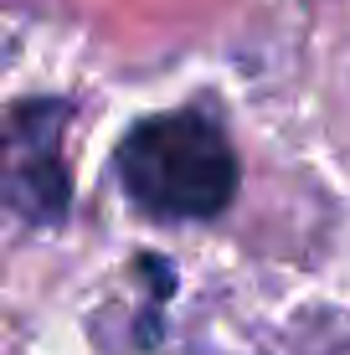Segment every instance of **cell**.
<instances>
[{
	"instance_id": "cell-2",
	"label": "cell",
	"mask_w": 350,
	"mask_h": 355,
	"mask_svg": "<svg viewBox=\"0 0 350 355\" xmlns=\"http://www.w3.org/2000/svg\"><path fill=\"white\" fill-rule=\"evenodd\" d=\"M67 98H21L6 108V206L36 227H57L72 206V170L62 160Z\"/></svg>"
},
{
	"instance_id": "cell-1",
	"label": "cell",
	"mask_w": 350,
	"mask_h": 355,
	"mask_svg": "<svg viewBox=\"0 0 350 355\" xmlns=\"http://www.w3.org/2000/svg\"><path fill=\"white\" fill-rule=\"evenodd\" d=\"M114 170L124 180L129 201L144 216L160 222H207L232 206L243 170L237 150L227 139L222 119L207 108H170L144 114L119 139Z\"/></svg>"
}]
</instances>
